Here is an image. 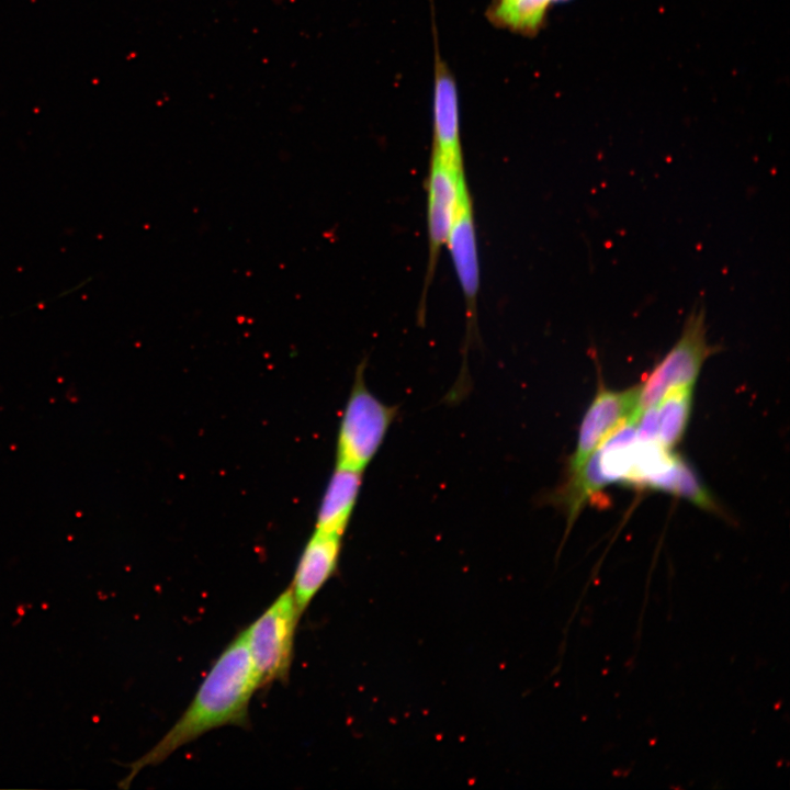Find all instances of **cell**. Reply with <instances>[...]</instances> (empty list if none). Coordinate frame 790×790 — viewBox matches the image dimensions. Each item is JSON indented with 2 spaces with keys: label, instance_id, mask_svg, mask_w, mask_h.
I'll use <instances>...</instances> for the list:
<instances>
[{
  "label": "cell",
  "instance_id": "6da1fadb",
  "mask_svg": "<svg viewBox=\"0 0 790 790\" xmlns=\"http://www.w3.org/2000/svg\"><path fill=\"white\" fill-rule=\"evenodd\" d=\"M259 689L244 631L222 652L199 687L192 702L167 734L143 757L129 765L121 787L139 770L158 765L181 746L224 725L245 726L248 707Z\"/></svg>",
  "mask_w": 790,
  "mask_h": 790
},
{
  "label": "cell",
  "instance_id": "7a4b0ae2",
  "mask_svg": "<svg viewBox=\"0 0 790 790\" xmlns=\"http://www.w3.org/2000/svg\"><path fill=\"white\" fill-rule=\"evenodd\" d=\"M364 368L363 361L356 370L336 441V465L359 471L375 458L398 414L397 406L382 402L368 388Z\"/></svg>",
  "mask_w": 790,
  "mask_h": 790
},
{
  "label": "cell",
  "instance_id": "3957f363",
  "mask_svg": "<svg viewBox=\"0 0 790 790\" xmlns=\"http://www.w3.org/2000/svg\"><path fill=\"white\" fill-rule=\"evenodd\" d=\"M300 617L289 587L244 630L258 688L287 680Z\"/></svg>",
  "mask_w": 790,
  "mask_h": 790
},
{
  "label": "cell",
  "instance_id": "277c9868",
  "mask_svg": "<svg viewBox=\"0 0 790 790\" xmlns=\"http://www.w3.org/2000/svg\"><path fill=\"white\" fill-rule=\"evenodd\" d=\"M713 348L707 341L706 309L692 308L676 343L640 385L639 415L656 405L670 390L693 386Z\"/></svg>",
  "mask_w": 790,
  "mask_h": 790
},
{
  "label": "cell",
  "instance_id": "5b68a950",
  "mask_svg": "<svg viewBox=\"0 0 790 790\" xmlns=\"http://www.w3.org/2000/svg\"><path fill=\"white\" fill-rule=\"evenodd\" d=\"M463 162L452 161L431 151L428 181L429 262L427 281H431L440 249L447 244L454 219L469 200Z\"/></svg>",
  "mask_w": 790,
  "mask_h": 790
},
{
  "label": "cell",
  "instance_id": "8992f818",
  "mask_svg": "<svg viewBox=\"0 0 790 790\" xmlns=\"http://www.w3.org/2000/svg\"><path fill=\"white\" fill-rule=\"evenodd\" d=\"M640 386L621 391L599 386L587 408L569 458L568 472L578 471L589 456L621 426L637 419Z\"/></svg>",
  "mask_w": 790,
  "mask_h": 790
},
{
  "label": "cell",
  "instance_id": "52a82bcc",
  "mask_svg": "<svg viewBox=\"0 0 790 790\" xmlns=\"http://www.w3.org/2000/svg\"><path fill=\"white\" fill-rule=\"evenodd\" d=\"M432 150L442 157L463 162L460 137L459 92L452 72L436 44L432 91Z\"/></svg>",
  "mask_w": 790,
  "mask_h": 790
},
{
  "label": "cell",
  "instance_id": "ba28073f",
  "mask_svg": "<svg viewBox=\"0 0 790 790\" xmlns=\"http://www.w3.org/2000/svg\"><path fill=\"white\" fill-rule=\"evenodd\" d=\"M341 540L342 537L316 530L307 540L290 586L301 614L335 574L342 548Z\"/></svg>",
  "mask_w": 790,
  "mask_h": 790
},
{
  "label": "cell",
  "instance_id": "9c48e42d",
  "mask_svg": "<svg viewBox=\"0 0 790 790\" xmlns=\"http://www.w3.org/2000/svg\"><path fill=\"white\" fill-rule=\"evenodd\" d=\"M363 471L336 465L321 496L315 530L343 537L357 505Z\"/></svg>",
  "mask_w": 790,
  "mask_h": 790
},
{
  "label": "cell",
  "instance_id": "30bf717a",
  "mask_svg": "<svg viewBox=\"0 0 790 790\" xmlns=\"http://www.w3.org/2000/svg\"><path fill=\"white\" fill-rule=\"evenodd\" d=\"M447 245L451 253L466 307L473 311L479 285V269L472 201L469 199L460 208Z\"/></svg>",
  "mask_w": 790,
  "mask_h": 790
},
{
  "label": "cell",
  "instance_id": "8fae6325",
  "mask_svg": "<svg viewBox=\"0 0 790 790\" xmlns=\"http://www.w3.org/2000/svg\"><path fill=\"white\" fill-rule=\"evenodd\" d=\"M693 386L668 391L656 406V440L672 451L682 439L690 417Z\"/></svg>",
  "mask_w": 790,
  "mask_h": 790
},
{
  "label": "cell",
  "instance_id": "7c38bea8",
  "mask_svg": "<svg viewBox=\"0 0 790 790\" xmlns=\"http://www.w3.org/2000/svg\"><path fill=\"white\" fill-rule=\"evenodd\" d=\"M653 487V489L680 496L702 509L719 512V507L693 470L679 456L676 458L672 467L656 481Z\"/></svg>",
  "mask_w": 790,
  "mask_h": 790
},
{
  "label": "cell",
  "instance_id": "4fadbf2b",
  "mask_svg": "<svg viewBox=\"0 0 790 790\" xmlns=\"http://www.w3.org/2000/svg\"><path fill=\"white\" fill-rule=\"evenodd\" d=\"M524 0H494L487 9L488 20L496 26L507 29L512 15Z\"/></svg>",
  "mask_w": 790,
  "mask_h": 790
},
{
  "label": "cell",
  "instance_id": "5bb4252c",
  "mask_svg": "<svg viewBox=\"0 0 790 790\" xmlns=\"http://www.w3.org/2000/svg\"><path fill=\"white\" fill-rule=\"evenodd\" d=\"M534 7L539 8L540 10L546 11L550 3L557 2V1H564V0H529Z\"/></svg>",
  "mask_w": 790,
  "mask_h": 790
}]
</instances>
